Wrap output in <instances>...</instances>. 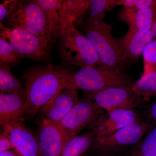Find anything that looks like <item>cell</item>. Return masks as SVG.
Masks as SVG:
<instances>
[{
    "label": "cell",
    "mask_w": 156,
    "mask_h": 156,
    "mask_svg": "<svg viewBox=\"0 0 156 156\" xmlns=\"http://www.w3.org/2000/svg\"><path fill=\"white\" fill-rule=\"evenodd\" d=\"M73 72L64 65L33 68L22 76L27 94L28 118H33L44 105L58 91L66 87L69 76Z\"/></svg>",
    "instance_id": "cell-1"
},
{
    "label": "cell",
    "mask_w": 156,
    "mask_h": 156,
    "mask_svg": "<svg viewBox=\"0 0 156 156\" xmlns=\"http://www.w3.org/2000/svg\"><path fill=\"white\" fill-rule=\"evenodd\" d=\"M133 83L124 70L111 68L100 63L73 72L68 79L66 87L92 92L108 87H125Z\"/></svg>",
    "instance_id": "cell-2"
},
{
    "label": "cell",
    "mask_w": 156,
    "mask_h": 156,
    "mask_svg": "<svg viewBox=\"0 0 156 156\" xmlns=\"http://www.w3.org/2000/svg\"><path fill=\"white\" fill-rule=\"evenodd\" d=\"M113 24H108L104 20L87 18L83 29L91 42L102 64L111 68L124 70L127 63L123 58L119 39L112 34Z\"/></svg>",
    "instance_id": "cell-3"
},
{
    "label": "cell",
    "mask_w": 156,
    "mask_h": 156,
    "mask_svg": "<svg viewBox=\"0 0 156 156\" xmlns=\"http://www.w3.org/2000/svg\"><path fill=\"white\" fill-rule=\"evenodd\" d=\"M59 40V53L64 65L83 68L101 63L91 42L73 26L62 31Z\"/></svg>",
    "instance_id": "cell-4"
},
{
    "label": "cell",
    "mask_w": 156,
    "mask_h": 156,
    "mask_svg": "<svg viewBox=\"0 0 156 156\" xmlns=\"http://www.w3.org/2000/svg\"><path fill=\"white\" fill-rule=\"evenodd\" d=\"M10 29L24 30L53 44L48 31L44 14L35 0H14L11 11L5 20Z\"/></svg>",
    "instance_id": "cell-5"
},
{
    "label": "cell",
    "mask_w": 156,
    "mask_h": 156,
    "mask_svg": "<svg viewBox=\"0 0 156 156\" xmlns=\"http://www.w3.org/2000/svg\"><path fill=\"white\" fill-rule=\"evenodd\" d=\"M133 84L125 87H108L97 91L85 92V98L106 112L117 109H139L145 102L134 92Z\"/></svg>",
    "instance_id": "cell-6"
},
{
    "label": "cell",
    "mask_w": 156,
    "mask_h": 156,
    "mask_svg": "<svg viewBox=\"0 0 156 156\" xmlns=\"http://www.w3.org/2000/svg\"><path fill=\"white\" fill-rule=\"evenodd\" d=\"M1 25V37L5 39L18 52L22 58L37 62L48 60L50 47L44 39L24 30L10 29Z\"/></svg>",
    "instance_id": "cell-7"
},
{
    "label": "cell",
    "mask_w": 156,
    "mask_h": 156,
    "mask_svg": "<svg viewBox=\"0 0 156 156\" xmlns=\"http://www.w3.org/2000/svg\"><path fill=\"white\" fill-rule=\"evenodd\" d=\"M140 119L131 124L108 135L95 137L91 151H123L138 144L145 134L154 126Z\"/></svg>",
    "instance_id": "cell-8"
},
{
    "label": "cell",
    "mask_w": 156,
    "mask_h": 156,
    "mask_svg": "<svg viewBox=\"0 0 156 156\" xmlns=\"http://www.w3.org/2000/svg\"><path fill=\"white\" fill-rule=\"evenodd\" d=\"M104 112V110L87 98L79 99L67 114L57 124L68 141L78 136L84 128H88Z\"/></svg>",
    "instance_id": "cell-9"
},
{
    "label": "cell",
    "mask_w": 156,
    "mask_h": 156,
    "mask_svg": "<svg viewBox=\"0 0 156 156\" xmlns=\"http://www.w3.org/2000/svg\"><path fill=\"white\" fill-rule=\"evenodd\" d=\"M141 119L136 109H117L106 112L88 127L95 137L108 135Z\"/></svg>",
    "instance_id": "cell-10"
},
{
    "label": "cell",
    "mask_w": 156,
    "mask_h": 156,
    "mask_svg": "<svg viewBox=\"0 0 156 156\" xmlns=\"http://www.w3.org/2000/svg\"><path fill=\"white\" fill-rule=\"evenodd\" d=\"M14 149L20 156H41L37 138L23 122L0 121Z\"/></svg>",
    "instance_id": "cell-11"
},
{
    "label": "cell",
    "mask_w": 156,
    "mask_h": 156,
    "mask_svg": "<svg viewBox=\"0 0 156 156\" xmlns=\"http://www.w3.org/2000/svg\"><path fill=\"white\" fill-rule=\"evenodd\" d=\"M79 100L76 90L65 87L44 105L39 111L43 118L58 123L67 114Z\"/></svg>",
    "instance_id": "cell-12"
},
{
    "label": "cell",
    "mask_w": 156,
    "mask_h": 156,
    "mask_svg": "<svg viewBox=\"0 0 156 156\" xmlns=\"http://www.w3.org/2000/svg\"><path fill=\"white\" fill-rule=\"evenodd\" d=\"M37 140L41 156H59L67 141L58 124L44 118L39 128Z\"/></svg>",
    "instance_id": "cell-13"
},
{
    "label": "cell",
    "mask_w": 156,
    "mask_h": 156,
    "mask_svg": "<svg viewBox=\"0 0 156 156\" xmlns=\"http://www.w3.org/2000/svg\"><path fill=\"white\" fill-rule=\"evenodd\" d=\"M154 37L151 30H128L125 36L119 39L123 58L127 64L138 61L144 49Z\"/></svg>",
    "instance_id": "cell-14"
},
{
    "label": "cell",
    "mask_w": 156,
    "mask_h": 156,
    "mask_svg": "<svg viewBox=\"0 0 156 156\" xmlns=\"http://www.w3.org/2000/svg\"><path fill=\"white\" fill-rule=\"evenodd\" d=\"M27 118L26 97L1 92L0 121L23 122Z\"/></svg>",
    "instance_id": "cell-15"
},
{
    "label": "cell",
    "mask_w": 156,
    "mask_h": 156,
    "mask_svg": "<svg viewBox=\"0 0 156 156\" xmlns=\"http://www.w3.org/2000/svg\"><path fill=\"white\" fill-rule=\"evenodd\" d=\"M91 0H62V31L69 26L76 29L83 23Z\"/></svg>",
    "instance_id": "cell-16"
},
{
    "label": "cell",
    "mask_w": 156,
    "mask_h": 156,
    "mask_svg": "<svg viewBox=\"0 0 156 156\" xmlns=\"http://www.w3.org/2000/svg\"><path fill=\"white\" fill-rule=\"evenodd\" d=\"M44 14L48 31L53 43L59 38L62 32V0H35Z\"/></svg>",
    "instance_id": "cell-17"
},
{
    "label": "cell",
    "mask_w": 156,
    "mask_h": 156,
    "mask_svg": "<svg viewBox=\"0 0 156 156\" xmlns=\"http://www.w3.org/2000/svg\"><path fill=\"white\" fill-rule=\"evenodd\" d=\"M95 137L89 131L73 137L65 144L59 156H83L91 148Z\"/></svg>",
    "instance_id": "cell-18"
},
{
    "label": "cell",
    "mask_w": 156,
    "mask_h": 156,
    "mask_svg": "<svg viewBox=\"0 0 156 156\" xmlns=\"http://www.w3.org/2000/svg\"><path fill=\"white\" fill-rule=\"evenodd\" d=\"M11 66L0 65L1 92L18 94L27 97L25 88L11 72Z\"/></svg>",
    "instance_id": "cell-19"
},
{
    "label": "cell",
    "mask_w": 156,
    "mask_h": 156,
    "mask_svg": "<svg viewBox=\"0 0 156 156\" xmlns=\"http://www.w3.org/2000/svg\"><path fill=\"white\" fill-rule=\"evenodd\" d=\"M133 88L135 93L145 102L151 98H156V72L147 73L134 82Z\"/></svg>",
    "instance_id": "cell-20"
},
{
    "label": "cell",
    "mask_w": 156,
    "mask_h": 156,
    "mask_svg": "<svg viewBox=\"0 0 156 156\" xmlns=\"http://www.w3.org/2000/svg\"><path fill=\"white\" fill-rule=\"evenodd\" d=\"M156 20V4L143 10L134 11L129 30H151Z\"/></svg>",
    "instance_id": "cell-21"
},
{
    "label": "cell",
    "mask_w": 156,
    "mask_h": 156,
    "mask_svg": "<svg viewBox=\"0 0 156 156\" xmlns=\"http://www.w3.org/2000/svg\"><path fill=\"white\" fill-rule=\"evenodd\" d=\"M130 156H156V126L134 147Z\"/></svg>",
    "instance_id": "cell-22"
},
{
    "label": "cell",
    "mask_w": 156,
    "mask_h": 156,
    "mask_svg": "<svg viewBox=\"0 0 156 156\" xmlns=\"http://www.w3.org/2000/svg\"><path fill=\"white\" fill-rule=\"evenodd\" d=\"M116 0H91L89 9V19L104 20L107 12L115 7Z\"/></svg>",
    "instance_id": "cell-23"
},
{
    "label": "cell",
    "mask_w": 156,
    "mask_h": 156,
    "mask_svg": "<svg viewBox=\"0 0 156 156\" xmlns=\"http://www.w3.org/2000/svg\"><path fill=\"white\" fill-rule=\"evenodd\" d=\"M22 58L18 52L2 38H0V65L11 66L17 64Z\"/></svg>",
    "instance_id": "cell-24"
},
{
    "label": "cell",
    "mask_w": 156,
    "mask_h": 156,
    "mask_svg": "<svg viewBox=\"0 0 156 156\" xmlns=\"http://www.w3.org/2000/svg\"><path fill=\"white\" fill-rule=\"evenodd\" d=\"M142 55L144 61L142 75L156 72V40H153L148 44Z\"/></svg>",
    "instance_id": "cell-25"
},
{
    "label": "cell",
    "mask_w": 156,
    "mask_h": 156,
    "mask_svg": "<svg viewBox=\"0 0 156 156\" xmlns=\"http://www.w3.org/2000/svg\"><path fill=\"white\" fill-rule=\"evenodd\" d=\"M156 4V1L153 0H119L116 1L115 7L122 5L136 11L147 9Z\"/></svg>",
    "instance_id": "cell-26"
},
{
    "label": "cell",
    "mask_w": 156,
    "mask_h": 156,
    "mask_svg": "<svg viewBox=\"0 0 156 156\" xmlns=\"http://www.w3.org/2000/svg\"><path fill=\"white\" fill-rule=\"evenodd\" d=\"M139 112L141 119L151 125L156 126V98L150 103L144 105Z\"/></svg>",
    "instance_id": "cell-27"
},
{
    "label": "cell",
    "mask_w": 156,
    "mask_h": 156,
    "mask_svg": "<svg viewBox=\"0 0 156 156\" xmlns=\"http://www.w3.org/2000/svg\"><path fill=\"white\" fill-rule=\"evenodd\" d=\"M14 149L11 139L5 131L2 130L0 133V152Z\"/></svg>",
    "instance_id": "cell-28"
},
{
    "label": "cell",
    "mask_w": 156,
    "mask_h": 156,
    "mask_svg": "<svg viewBox=\"0 0 156 156\" xmlns=\"http://www.w3.org/2000/svg\"><path fill=\"white\" fill-rule=\"evenodd\" d=\"M14 0H5L0 4V21L5 20L11 11Z\"/></svg>",
    "instance_id": "cell-29"
},
{
    "label": "cell",
    "mask_w": 156,
    "mask_h": 156,
    "mask_svg": "<svg viewBox=\"0 0 156 156\" xmlns=\"http://www.w3.org/2000/svg\"><path fill=\"white\" fill-rule=\"evenodd\" d=\"M92 151V153L89 156H130L131 154V152H125L124 151Z\"/></svg>",
    "instance_id": "cell-30"
},
{
    "label": "cell",
    "mask_w": 156,
    "mask_h": 156,
    "mask_svg": "<svg viewBox=\"0 0 156 156\" xmlns=\"http://www.w3.org/2000/svg\"><path fill=\"white\" fill-rule=\"evenodd\" d=\"M0 156H20L15 149L0 152Z\"/></svg>",
    "instance_id": "cell-31"
},
{
    "label": "cell",
    "mask_w": 156,
    "mask_h": 156,
    "mask_svg": "<svg viewBox=\"0 0 156 156\" xmlns=\"http://www.w3.org/2000/svg\"><path fill=\"white\" fill-rule=\"evenodd\" d=\"M151 31L154 37L156 38V20L155 22H154Z\"/></svg>",
    "instance_id": "cell-32"
}]
</instances>
